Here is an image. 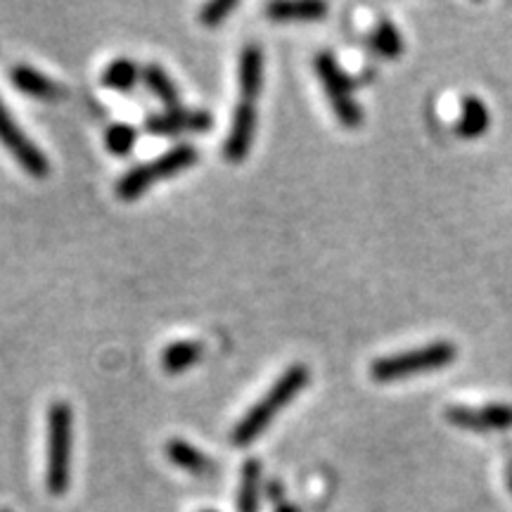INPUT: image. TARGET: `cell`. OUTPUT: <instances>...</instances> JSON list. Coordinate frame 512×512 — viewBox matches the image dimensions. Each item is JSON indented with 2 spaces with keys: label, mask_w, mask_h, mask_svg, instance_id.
I'll return each mask as SVG.
<instances>
[{
  "label": "cell",
  "mask_w": 512,
  "mask_h": 512,
  "mask_svg": "<svg viewBox=\"0 0 512 512\" xmlns=\"http://www.w3.org/2000/svg\"><path fill=\"white\" fill-rule=\"evenodd\" d=\"M309 375H311L309 368H306L304 363H294V366L287 368L285 373L273 382V387L268 389V392L261 396V399L256 401L245 415H242L238 425L233 427L230 441H233L235 446L254 444V441L259 439L268 427H271L275 415L283 411V408L290 406L294 396L302 392V389H306V384H309Z\"/></svg>",
  "instance_id": "6da1fadb"
},
{
  "label": "cell",
  "mask_w": 512,
  "mask_h": 512,
  "mask_svg": "<svg viewBox=\"0 0 512 512\" xmlns=\"http://www.w3.org/2000/svg\"><path fill=\"white\" fill-rule=\"evenodd\" d=\"M197 159H200L197 147L190 143H181L171 147V150H166L162 157L138 164L133 166L131 171H126V174L119 178L114 192H117L119 200L133 202L138 200V197H143L152 185L162 183L166 178H174L178 174H183L185 169H190V166H195Z\"/></svg>",
  "instance_id": "7a4b0ae2"
},
{
  "label": "cell",
  "mask_w": 512,
  "mask_h": 512,
  "mask_svg": "<svg viewBox=\"0 0 512 512\" xmlns=\"http://www.w3.org/2000/svg\"><path fill=\"white\" fill-rule=\"evenodd\" d=\"M456 356L458 349L451 342H446V339H439V342L425 344V347L377 358V361H373V366H370V375H373L375 382H396L403 380V377L430 373V370L451 366L456 361Z\"/></svg>",
  "instance_id": "3957f363"
},
{
  "label": "cell",
  "mask_w": 512,
  "mask_h": 512,
  "mask_svg": "<svg viewBox=\"0 0 512 512\" xmlns=\"http://www.w3.org/2000/svg\"><path fill=\"white\" fill-rule=\"evenodd\" d=\"M72 408L55 401L48 411V446H46V486L53 496H62L69 486L72 470Z\"/></svg>",
  "instance_id": "277c9868"
},
{
  "label": "cell",
  "mask_w": 512,
  "mask_h": 512,
  "mask_svg": "<svg viewBox=\"0 0 512 512\" xmlns=\"http://www.w3.org/2000/svg\"><path fill=\"white\" fill-rule=\"evenodd\" d=\"M316 74L320 83H323L325 95H328L332 112H335L337 121L347 128H356L363 124V110L361 105L354 100V81L351 76L339 67L335 55L332 53H318L316 62Z\"/></svg>",
  "instance_id": "5b68a950"
},
{
  "label": "cell",
  "mask_w": 512,
  "mask_h": 512,
  "mask_svg": "<svg viewBox=\"0 0 512 512\" xmlns=\"http://www.w3.org/2000/svg\"><path fill=\"white\" fill-rule=\"evenodd\" d=\"M0 143L8 147L15 162L34 178H46L50 174V162L43 150L31 140L24 128L17 124L5 102L0 100Z\"/></svg>",
  "instance_id": "8992f818"
},
{
  "label": "cell",
  "mask_w": 512,
  "mask_h": 512,
  "mask_svg": "<svg viewBox=\"0 0 512 512\" xmlns=\"http://www.w3.org/2000/svg\"><path fill=\"white\" fill-rule=\"evenodd\" d=\"M256 100L254 95H240L235 105L233 121H230L226 143H223V159L230 164H240L249 157L256 136Z\"/></svg>",
  "instance_id": "52a82bcc"
},
{
  "label": "cell",
  "mask_w": 512,
  "mask_h": 512,
  "mask_svg": "<svg viewBox=\"0 0 512 512\" xmlns=\"http://www.w3.org/2000/svg\"><path fill=\"white\" fill-rule=\"evenodd\" d=\"M446 420L460 430H510L512 406L508 403H489V406H451L446 408Z\"/></svg>",
  "instance_id": "ba28073f"
},
{
  "label": "cell",
  "mask_w": 512,
  "mask_h": 512,
  "mask_svg": "<svg viewBox=\"0 0 512 512\" xmlns=\"http://www.w3.org/2000/svg\"><path fill=\"white\" fill-rule=\"evenodd\" d=\"M214 126V117L207 110H166L162 114H152L145 119L147 133L159 138H176L183 133H204Z\"/></svg>",
  "instance_id": "9c48e42d"
},
{
  "label": "cell",
  "mask_w": 512,
  "mask_h": 512,
  "mask_svg": "<svg viewBox=\"0 0 512 512\" xmlns=\"http://www.w3.org/2000/svg\"><path fill=\"white\" fill-rule=\"evenodd\" d=\"M10 81L17 91H22L24 95H29V98L34 100L55 102L64 95V88L60 83H55L50 76L38 72L34 67H29V64H17V67H12Z\"/></svg>",
  "instance_id": "30bf717a"
},
{
  "label": "cell",
  "mask_w": 512,
  "mask_h": 512,
  "mask_svg": "<svg viewBox=\"0 0 512 512\" xmlns=\"http://www.w3.org/2000/svg\"><path fill=\"white\" fill-rule=\"evenodd\" d=\"M238 88L240 95H254L259 98L264 88V50L256 43H247L240 53L238 64Z\"/></svg>",
  "instance_id": "8fae6325"
},
{
  "label": "cell",
  "mask_w": 512,
  "mask_h": 512,
  "mask_svg": "<svg viewBox=\"0 0 512 512\" xmlns=\"http://www.w3.org/2000/svg\"><path fill=\"white\" fill-rule=\"evenodd\" d=\"M164 453L169 458V463H174L185 472H192V475H209V472H214V460L185 439L166 441Z\"/></svg>",
  "instance_id": "7c38bea8"
},
{
  "label": "cell",
  "mask_w": 512,
  "mask_h": 512,
  "mask_svg": "<svg viewBox=\"0 0 512 512\" xmlns=\"http://www.w3.org/2000/svg\"><path fill=\"white\" fill-rule=\"evenodd\" d=\"M266 15L273 22H318L320 17L328 15V5L318 0H278V3L266 5Z\"/></svg>",
  "instance_id": "4fadbf2b"
},
{
  "label": "cell",
  "mask_w": 512,
  "mask_h": 512,
  "mask_svg": "<svg viewBox=\"0 0 512 512\" xmlns=\"http://www.w3.org/2000/svg\"><path fill=\"white\" fill-rule=\"evenodd\" d=\"M204 347L197 339H178L162 351V370L169 375H181L202 361Z\"/></svg>",
  "instance_id": "5bb4252c"
},
{
  "label": "cell",
  "mask_w": 512,
  "mask_h": 512,
  "mask_svg": "<svg viewBox=\"0 0 512 512\" xmlns=\"http://www.w3.org/2000/svg\"><path fill=\"white\" fill-rule=\"evenodd\" d=\"M491 117L489 110L477 95H467L463 100V107H460V117L456 121V133L460 138H479L484 136V131L489 128Z\"/></svg>",
  "instance_id": "9a60e30c"
},
{
  "label": "cell",
  "mask_w": 512,
  "mask_h": 512,
  "mask_svg": "<svg viewBox=\"0 0 512 512\" xmlns=\"http://www.w3.org/2000/svg\"><path fill=\"white\" fill-rule=\"evenodd\" d=\"M140 79H143V69H140L131 57H117V60H112L105 67V72H102V86L119 93L133 91Z\"/></svg>",
  "instance_id": "2e32d148"
},
{
  "label": "cell",
  "mask_w": 512,
  "mask_h": 512,
  "mask_svg": "<svg viewBox=\"0 0 512 512\" xmlns=\"http://www.w3.org/2000/svg\"><path fill=\"white\" fill-rule=\"evenodd\" d=\"M143 81H145V86L150 88V93L155 95L159 102H164L169 110L181 107V91H178L174 79H171L169 72H166L164 67H159V64H145Z\"/></svg>",
  "instance_id": "e0dca14e"
},
{
  "label": "cell",
  "mask_w": 512,
  "mask_h": 512,
  "mask_svg": "<svg viewBox=\"0 0 512 512\" xmlns=\"http://www.w3.org/2000/svg\"><path fill=\"white\" fill-rule=\"evenodd\" d=\"M261 501V463L247 460L240 470L238 486V512H259Z\"/></svg>",
  "instance_id": "ac0fdd59"
},
{
  "label": "cell",
  "mask_w": 512,
  "mask_h": 512,
  "mask_svg": "<svg viewBox=\"0 0 512 512\" xmlns=\"http://www.w3.org/2000/svg\"><path fill=\"white\" fill-rule=\"evenodd\" d=\"M368 41L375 53H380L382 57H389V60H394V57H399L403 53L401 31L396 29L389 19H380V22H377V27L373 29V34H370Z\"/></svg>",
  "instance_id": "d6986e66"
},
{
  "label": "cell",
  "mask_w": 512,
  "mask_h": 512,
  "mask_svg": "<svg viewBox=\"0 0 512 512\" xmlns=\"http://www.w3.org/2000/svg\"><path fill=\"white\" fill-rule=\"evenodd\" d=\"M138 143V128L131 124H114L105 133V147L114 157H128Z\"/></svg>",
  "instance_id": "ffe728a7"
},
{
  "label": "cell",
  "mask_w": 512,
  "mask_h": 512,
  "mask_svg": "<svg viewBox=\"0 0 512 512\" xmlns=\"http://www.w3.org/2000/svg\"><path fill=\"white\" fill-rule=\"evenodd\" d=\"M238 8H240L238 0H214V3L204 5V8L200 10V24L209 29L221 27V24L226 22V19L233 15Z\"/></svg>",
  "instance_id": "44dd1931"
},
{
  "label": "cell",
  "mask_w": 512,
  "mask_h": 512,
  "mask_svg": "<svg viewBox=\"0 0 512 512\" xmlns=\"http://www.w3.org/2000/svg\"><path fill=\"white\" fill-rule=\"evenodd\" d=\"M275 512H299V510L294 508V505H290V503L280 501V503H278V508H275Z\"/></svg>",
  "instance_id": "7402d4cb"
},
{
  "label": "cell",
  "mask_w": 512,
  "mask_h": 512,
  "mask_svg": "<svg viewBox=\"0 0 512 512\" xmlns=\"http://www.w3.org/2000/svg\"><path fill=\"white\" fill-rule=\"evenodd\" d=\"M508 486H510V491H512V458L508 460Z\"/></svg>",
  "instance_id": "603a6c76"
},
{
  "label": "cell",
  "mask_w": 512,
  "mask_h": 512,
  "mask_svg": "<svg viewBox=\"0 0 512 512\" xmlns=\"http://www.w3.org/2000/svg\"><path fill=\"white\" fill-rule=\"evenodd\" d=\"M202 512H216V510H202Z\"/></svg>",
  "instance_id": "cb8c5ba5"
},
{
  "label": "cell",
  "mask_w": 512,
  "mask_h": 512,
  "mask_svg": "<svg viewBox=\"0 0 512 512\" xmlns=\"http://www.w3.org/2000/svg\"><path fill=\"white\" fill-rule=\"evenodd\" d=\"M3 512H8V510H3Z\"/></svg>",
  "instance_id": "d4e9b609"
}]
</instances>
